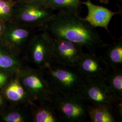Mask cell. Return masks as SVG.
<instances>
[{
	"instance_id": "obj_19",
	"label": "cell",
	"mask_w": 122,
	"mask_h": 122,
	"mask_svg": "<svg viewBox=\"0 0 122 122\" xmlns=\"http://www.w3.org/2000/svg\"><path fill=\"white\" fill-rule=\"evenodd\" d=\"M48 6L55 11L61 10L78 12L81 7L80 0H44Z\"/></svg>"
},
{
	"instance_id": "obj_21",
	"label": "cell",
	"mask_w": 122,
	"mask_h": 122,
	"mask_svg": "<svg viewBox=\"0 0 122 122\" xmlns=\"http://www.w3.org/2000/svg\"><path fill=\"white\" fill-rule=\"evenodd\" d=\"M17 73L9 71H0V91L10 82Z\"/></svg>"
},
{
	"instance_id": "obj_1",
	"label": "cell",
	"mask_w": 122,
	"mask_h": 122,
	"mask_svg": "<svg viewBox=\"0 0 122 122\" xmlns=\"http://www.w3.org/2000/svg\"><path fill=\"white\" fill-rule=\"evenodd\" d=\"M42 30L52 37L66 39L95 52L98 48H105V43L97 31L79 13L66 10L55 12L52 20Z\"/></svg>"
},
{
	"instance_id": "obj_3",
	"label": "cell",
	"mask_w": 122,
	"mask_h": 122,
	"mask_svg": "<svg viewBox=\"0 0 122 122\" xmlns=\"http://www.w3.org/2000/svg\"><path fill=\"white\" fill-rule=\"evenodd\" d=\"M18 74L20 82L34 105L52 101L53 93L42 70L27 64Z\"/></svg>"
},
{
	"instance_id": "obj_22",
	"label": "cell",
	"mask_w": 122,
	"mask_h": 122,
	"mask_svg": "<svg viewBox=\"0 0 122 122\" xmlns=\"http://www.w3.org/2000/svg\"><path fill=\"white\" fill-rule=\"evenodd\" d=\"M9 105L2 92L0 91V113H1Z\"/></svg>"
},
{
	"instance_id": "obj_2",
	"label": "cell",
	"mask_w": 122,
	"mask_h": 122,
	"mask_svg": "<svg viewBox=\"0 0 122 122\" xmlns=\"http://www.w3.org/2000/svg\"><path fill=\"white\" fill-rule=\"evenodd\" d=\"M42 70L53 93L78 94L86 81L76 68L52 61Z\"/></svg>"
},
{
	"instance_id": "obj_26",
	"label": "cell",
	"mask_w": 122,
	"mask_h": 122,
	"mask_svg": "<svg viewBox=\"0 0 122 122\" xmlns=\"http://www.w3.org/2000/svg\"></svg>"
},
{
	"instance_id": "obj_4",
	"label": "cell",
	"mask_w": 122,
	"mask_h": 122,
	"mask_svg": "<svg viewBox=\"0 0 122 122\" xmlns=\"http://www.w3.org/2000/svg\"><path fill=\"white\" fill-rule=\"evenodd\" d=\"M55 12L44 0L31 2H16L12 21L41 30L52 20Z\"/></svg>"
},
{
	"instance_id": "obj_11",
	"label": "cell",
	"mask_w": 122,
	"mask_h": 122,
	"mask_svg": "<svg viewBox=\"0 0 122 122\" xmlns=\"http://www.w3.org/2000/svg\"><path fill=\"white\" fill-rule=\"evenodd\" d=\"M81 4L87 8L88 12L84 18L85 20L94 27L104 28L109 33L110 31L108 26L112 18L117 14L122 15L121 10L113 12L103 6L94 4L92 0L81 1Z\"/></svg>"
},
{
	"instance_id": "obj_6",
	"label": "cell",
	"mask_w": 122,
	"mask_h": 122,
	"mask_svg": "<svg viewBox=\"0 0 122 122\" xmlns=\"http://www.w3.org/2000/svg\"><path fill=\"white\" fill-rule=\"evenodd\" d=\"M52 102L61 122H84L88 118L87 104L78 94L53 93Z\"/></svg>"
},
{
	"instance_id": "obj_24",
	"label": "cell",
	"mask_w": 122,
	"mask_h": 122,
	"mask_svg": "<svg viewBox=\"0 0 122 122\" xmlns=\"http://www.w3.org/2000/svg\"><path fill=\"white\" fill-rule=\"evenodd\" d=\"M42 0H15L16 2H31L40 1Z\"/></svg>"
},
{
	"instance_id": "obj_16",
	"label": "cell",
	"mask_w": 122,
	"mask_h": 122,
	"mask_svg": "<svg viewBox=\"0 0 122 122\" xmlns=\"http://www.w3.org/2000/svg\"><path fill=\"white\" fill-rule=\"evenodd\" d=\"M32 108L9 105L0 113V122H32Z\"/></svg>"
},
{
	"instance_id": "obj_17",
	"label": "cell",
	"mask_w": 122,
	"mask_h": 122,
	"mask_svg": "<svg viewBox=\"0 0 122 122\" xmlns=\"http://www.w3.org/2000/svg\"><path fill=\"white\" fill-rule=\"evenodd\" d=\"M104 55L102 57L111 69L122 68V38H115L107 44Z\"/></svg>"
},
{
	"instance_id": "obj_5",
	"label": "cell",
	"mask_w": 122,
	"mask_h": 122,
	"mask_svg": "<svg viewBox=\"0 0 122 122\" xmlns=\"http://www.w3.org/2000/svg\"><path fill=\"white\" fill-rule=\"evenodd\" d=\"M52 36L41 30L33 36L23 57L28 64L42 70L52 62Z\"/></svg>"
},
{
	"instance_id": "obj_20",
	"label": "cell",
	"mask_w": 122,
	"mask_h": 122,
	"mask_svg": "<svg viewBox=\"0 0 122 122\" xmlns=\"http://www.w3.org/2000/svg\"><path fill=\"white\" fill-rule=\"evenodd\" d=\"M16 2L13 0H0V20L5 23L13 20Z\"/></svg>"
},
{
	"instance_id": "obj_25",
	"label": "cell",
	"mask_w": 122,
	"mask_h": 122,
	"mask_svg": "<svg viewBox=\"0 0 122 122\" xmlns=\"http://www.w3.org/2000/svg\"><path fill=\"white\" fill-rule=\"evenodd\" d=\"M110 0H99V1L100 2V3H103V4H108Z\"/></svg>"
},
{
	"instance_id": "obj_23",
	"label": "cell",
	"mask_w": 122,
	"mask_h": 122,
	"mask_svg": "<svg viewBox=\"0 0 122 122\" xmlns=\"http://www.w3.org/2000/svg\"><path fill=\"white\" fill-rule=\"evenodd\" d=\"M5 24V23L0 20V39L4 31Z\"/></svg>"
},
{
	"instance_id": "obj_18",
	"label": "cell",
	"mask_w": 122,
	"mask_h": 122,
	"mask_svg": "<svg viewBox=\"0 0 122 122\" xmlns=\"http://www.w3.org/2000/svg\"><path fill=\"white\" fill-rule=\"evenodd\" d=\"M104 81L116 105H122V68L111 69Z\"/></svg>"
},
{
	"instance_id": "obj_12",
	"label": "cell",
	"mask_w": 122,
	"mask_h": 122,
	"mask_svg": "<svg viewBox=\"0 0 122 122\" xmlns=\"http://www.w3.org/2000/svg\"><path fill=\"white\" fill-rule=\"evenodd\" d=\"M1 91L9 105L25 107L34 105L20 82L18 73Z\"/></svg>"
},
{
	"instance_id": "obj_8",
	"label": "cell",
	"mask_w": 122,
	"mask_h": 122,
	"mask_svg": "<svg viewBox=\"0 0 122 122\" xmlns=\"http://www.w3.org/2000/svg\"><path fill=\"white\" fill-rule=\"evenodd\" d=\"M53 38L52 62L76 68L85 52L78 44L66 39Z\"/></svg>"
},
{
	"instance_id": "obj_14",
	"label": "cell",
	"mask_w": 122,
	"mask_h": 122,
	"mask_svg": "<svg viewBox=\"0 0 122 122\" xmlns=\"http://www.w3.org/2000/svg\"><path fill=\"white\" fill-rule=\"evenodd\" d=\"M61 119L51 101H44L32 108V122H60Z\"/></svg>"
},
{
	"instance_id": "obj_13",
	"label": "cell",
	"mask_w": 122,
	"mask_h": 122,
	"mask_svg": "<svg viewBox=\"0 0 122 122\" xmlns=\"http://www.w3.org/2000/svg\"><path fill=\"white\" fill-rule=\"evenodd\" d=\"M27 64L23 56L11 51L0 39V71L18 73Z\"/></svg>"
},
{
	"instance_id": "obj_15",
	"label": "cell",
	"mask_w": 122,
	"mask_h": 122,
	"mask_svg": "<svg viewBox=\"0 0 122 122\" xmlns=\"http://www.w3.org/2000/svg\"><path fill=\"white\" fill-rule=\"evenodd\" d=\"M87 113L91 122H119L116 110L113 106L87 105Z\"/></svg>"
},
{
	"instance_id": "obj_7",
	"label": "cell",
	"mask_w": 122,
	"mask_h": 122,
	"mask_svg": "<svg viewBox=\"0 0 122 122\" xmlns=\"http://www.w3.org/2000/svg\"><path fill=\"white\" fill-rule=\"evenodd\" d=\"M38 30L12 21L5 23L4 31L0 40L11 51L23 56L31 39Z\"/></svg>"
},
{
	"instance_id": "obj_9",
	"label": "cell",
	"mask_w": 122,
	"mask_h": 122,
	"mask_svg": "<svg viewBox=\"0 0 122 122\" xmlns=\"http://www.w3.org/2000/svg\"><path fill=\"white\" fill-rule=\"evenodd\" d=\"M86 81H104L111 69L102 56L85 52L76 66Z\"/></svg>"
},
{
	"instance_id": "obj_10",
	"label": "cell",
	"mask_w": 122,
	"mask_h": 122,
	"mask_svg": "<svg viewBox=\"0 0 122 122\" xmlns=\"http://www.w3.org/2000/svg\"><path fill=\"white\" fill-rule=\"evenodd\" d=\"M78 94L87 105H109L115 110L122 108L116 105L104 81H86Z\"/></svg>"
}]
</instances>
